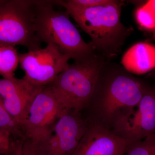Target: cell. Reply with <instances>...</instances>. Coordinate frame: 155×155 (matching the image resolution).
I'll return each instance as SVG.
<instances>
[{
	"label": "cell",
	"mask_w": 155,
	"mask_h": 155,
	"mask_svg": "<svg viewBox=\"0 0 155 155\" xmlns=\"http://www.w3.org/2000/svg\"><path fill=\"white\" fill-rule=\"evenodd\" d=\"M107 61L96 53L74 61L49 84L63 110L81 112L87 107Z\"/></svg>",
	"instance_id": "cell-3"
},
{
	"label": "cell",
	"mask_w": 155,
	"mask_h": 155,
	"mask_svg": "<svg viewBox=\"0 0 155 155\" xmlns=\"http://www.w3.org/2000/svg\"><path fill=\"white\" fill-rule=\"evenodd\" d=\"M4 155H12V149H11V146L10 147V149H9L8 151Z\"/></svg>",
	"instance_id": "cell-22"
},
{
	"label": "cell",
	"mask_w": 155,
	"mask_h": 155,
	"mask_svg": "<svg viewBox=\"0 0 155 155\" xmlns=\"http://www.w3.org/2000/svg\"><path fill=\"white\" fill-rule=\"evenodd\" d=\"M19 54L14 47L0 46V75L4 78L15 77L19 64Z\"/></svg>",
	"instance_id": "cell-13"
},
{
	"label": "cell",
	"mask_w": 155,
	"mask_h": 155,
	"mask_svg": "<svg viewBox=\"0 0 155 155\" xmlns=\"http://www.w3.org/2000/svg\"><path fill=\"white\" fill-rule=\"evenodd\" d=\"M150 86L123 67L106 62L88 107L89 122L111 130L137 106Z\"/></svg>",
	"instance_id": "cell-1"
},
{
	"label": "cell",
	"mask_w": 155,
	"mask_h": 155,
	"mask_svg": "<svg viewBox=\"0 0 155 155\" xmlns=\"http://www.w3.org/2000/svg\"><path fill=\"white\" fill-rule=\"evenodd\" d=\"M11 147L12 155H41L37 140L27 137L12 141Z\"/></svg>",
	"instance_id": "cell-14"
},
{
	"label": "cell",
	"mask_w": 155,
	"mask_h": 155,
	"mask_svg": "<svg viewBox=\"0 0 155 155\" xmlns=\"http://www.w3.org/2000/svg\"><path fill=\"white\" fill-rule=\"evenodd\" d=\"M128 144L111 130L89 122L72 155H123Z\"/></svg>",
	"instance_id": "cell-10"
},
{
	"label": "cell",
	"mask_w": 155,
	"mask_h": 155,
	"mask_svg": "<svg viewBox=\"0 0 155 155\" xmlns=\"http://www.w3.org/2000/svg\"><path fill=\"white\" fill-rule=\"evenodd\" d=\"M121 63L123 68L131 74L151 72L155 69V46L149 43H137L124 54Z\"/></svg>",
	"instance_id": "cell-12"
},
{
	"label": "cell",
	"mask_w": 155,
	"mask_h": 155,
	"mask_svg": "<svg viewBox=\"0 0 155 155\" xmlns=\"http://www.w3.org/2000/svg\"><path fill=\"white\" fill-rule=\"evenodd\" d=\"M0 129L10 132L15 140L24 137L21 128L9 114L0 99Z\"/></svg>",
	"instance_id": "cell-16"
},
{
	"label": "cell",
	"mask_w": 155,
	"mask_h": 155,
	"mask_svg": "<svg viewBox=\"0 0 155 155\" xmlns=\"http://www.w3.org/2000/svg\"><path fill=\"white\" fill-rule=\"evenodd\" d=\"M40 88L33 86L24 77L0 78V99L20 127L26 108Z\"/></svg>",
	"instance_id": "cell-11"
},
{
	"label": "cell",
	"mask_w": 155,
	"mask_h": 155,
	"mask_svg": "<svg viewBox=\"0 0 155 155\" xmlns=\"http://www.w3.org/2000/svg\"><path fill=\"white\" fill-rule=\"evenodd\" d=\"M11 133L0 129V155H4L8 151L11 147Z\"/></svg>",
	"instance_id": "cell-19"
},
{
	"label": "cell",
	"mask_w": 155,
	"mask_h": 155,
	"mask_svg": "<svg viewBox=\"0 0 155 155\" xmlns=\"http://www.w3.org/2000/svg\"><path fill=\"white\" fill-rule=\"evenodd\" d=\"M148 77L150 78H154L155 79V69L153 70L151 72H150L147 75Z\"/></svg>",
	"instance_id": "cell-21"
},
{
	"label": "cell",
	"mask_w": 155,
	"mask_h": 155,
	"mask_svg": "<svg viewBox=\"0 0 155 155\" xmlns=\"http://www.w3.org/2000/svg\"><path fill=\"white\" fill-rule=\"evenodd\" d=\"M123 155H155V133L128 144Z\"/></svg>",
	"instance_id": "cell-15"
},
{
	"label": "cell",
	"mask_w": 155,
	"mask_h": 155,
	"mask_svg": "<svg viewBox=\"0 0 155 155\" xmlns=\"http://www.w3.org/2000/svg\"><path fill=\"white\" fill-rule=\"evenodd\" d=\"M56 5V1H38L37 35L40 41L53 45L74 61L96 53L90 43H87L81 37L69 19V13L55 10Z\"/></svg>",
	"instance_id": "cell-4"
},
{
	"label": "cell",
	"mask_w": 155,
	"mask_h": 155,
	"mask_svg": "<svg viewBox=\"0 0 155 155\" xmlns=\"http://www.w3.org/2000/svg\"><path fill=\"white\" fill-rule=\"evenodd\" d=\"M111 130L129 144L155 133V84L149 86L137 106L120 118Z\"/></svg>",
	"instance_id": "cell-9"
},
{
	"label": "cell",
	"mask_w": 155,
	"mask_h": 155,
	"mask_svg": "<svg viewBox=\"0 0 155 155\" xmlns=\"http://www.w3.org/2000/svg\"><path fill=\"white\" fill-rule=\"evenodd\" d=\"M19 64L25 72L24 78L38 88L48 86L63 71L72 58L51 44L45 48L19 54Z\"/></svg>",
	"instance_id": "cell-7"
},
{
	"label": "cell",
	"mask_w": 155,
	"mask_h": 155,
	"mask_svg": "<svg viewBox=\"0 0 155 155\" xmlns=\"http://www.w3.org/2000/svg\"><path fill=\"white\" fill-rule=\"evenodd\" d=\"M80 111L65 110L47 134L39 140L42 155H72L89 122Z\"/></svg>",
	"instance_id": "cell-6"
},
{
	"label": "cell",
	"mask_w": 155,
	"mask_h": 155,
	"mask_svg": "<svg viewBox=\"0 0 155 155\" xmlns=\"http://www.w3.org/2000/svg\"><path fill=\"white\" fill-rule=\"evenodd\" d=\"M114 0H67L70 5L78 8H90L108 5Z\"/></svg>",
	"instance_id": "cell-18"
},
{
	"label": "cell",
	"mask_w": 155,
	"mask_h": 155,
	"mask_svg": "<svg viewBox=\"0 0 155 155\" xmlns=\"http://www.w3.org/2000/svg\"><path fill=\"white\" fill-rule=\"evenodd\" d=\"M152 39L155 40V29L152 31Z\"/></svg>",
	"instance_id": "cell-23"
},
{
	"label": "cell",
	"mask_w": 155,
	"mask_h": 155,
	"mask_svg": "<svg viewBox=\"0 0 155 155\" xmlns=\"http://www.w3.org/2000/svg\"><path fill=\"white\" fill-rule=\"evenodd\" d=\"M146 4L155 14V0L148 1Z\"/></svg>",
	"instance_id": "cell-20"
},
{
	"label": "cell",
	"mask_w": 155,
	"mask_h": 155,
	"mask_svg": "<svg viewBox=\"0 0 155 155\" xmlns=\"http://www.w3.org/2000/svg\"><path fill=\"white\" fill-rule=\"evenodd\" d=\"M136 20L139 25L147 30L155 29V14L146 3L135 11Z\"/></svg>",
	"instance_id": "cell-17"
},
{
	"label": "cell",
	"mask_w": 155,
	"mask_h": 155,
	"mask_svg": "<svg viewBox=\"0 0 155 155\" xmlns=\"http://www.w3.org/2000/svg\"><path fill=\"white\" fill-rule=\"evenodd\" d=\"M57 5L64 7L78 26L91 38L95 51L107 61L121 52L125 40L132 32L120 20L122 1L114 0L104 5L80 8L66 1L57 0Z\"/></svg>",
	"instance_id": "cell-2"
},
{
	"label": "cell",
	"mask_w": 155,
	"mask_h": 155,
	"mask_svg": "<svg viewBox=\"0 0 155 155\" xmlns=\"http://www.w3.org/2000/svg\"><path fill=\"white\" fill-rule=\"evenodd\" d=\"M38 1L0 0V46L41 48L37 35Z\"/></svg>",
	"instance_id": "cell-5"
},
{
	"label": "cell",
	"mask_w": 155,
	"mask_h": 155,
	"mask_svg": "<svg viewBox=\"0 0 155 155\" xmlns=\"http://www.w3.org/2000/svg\"><path fill=\"white\" fill-rule=\"evenodd\" d=\"M64 110L48 85L39 89L26 108L20 125L24 137L39 140Z\"/></svg>",
	"instance_id": "cell-8"
}]
</instances>
